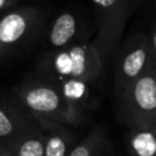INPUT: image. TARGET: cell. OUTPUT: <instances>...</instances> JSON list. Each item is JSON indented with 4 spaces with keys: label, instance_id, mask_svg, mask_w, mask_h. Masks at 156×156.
<instances>
[{
    "label": "cell",
    "instance_id": "8992f818",
    "mask_svg": "<svg viewBox=\"0 0 156 156\" xmlns=\"http://www.w3.org/2000/svg\"><path fill=\"white\" fill-rule=\"evenodd\" d=\"M152 65L155 57L152 54L150 37L138 34L133 37L119 52L113 74L115 95L118 99L130 84L143 76Z\"/></svg>",
    "mask_w": 156,
    "mask_h": 156
},
{
    "label": "cell",
    "instance_id": "5b68a950",
    "mask_svg": "<svg viewBox=\"0 0 156 156\" xmlns=\"http://www.w3.org/2000/svg\"><path fill=\"white\" fill-rule=\"evenodd\" d=\"M45 21V12L37 6H20L0 17V62L28 43Z\"/></svg>",
    "mask_w": 156,
    "mask_h": 156
},
{
    "label": "cell",
    "instance_id": "3957f363",
    "mask_svg": "<svg viewBox=\"0 0 156 156\" xmlns=\"http://www.w3.org/2000/svg\"><path fill=\"white\" fill-rule=\"evenodd\" d=\"M118 118L129 128L156 127V63L117 99Z\"/></svg>",
    "mask_w": 156,
    "mask_h": 156
},
{
    "label": "cell",
    "instance_id": "9c48e42d",
    "mask_svg": "<svg viewBox=\"0 0 156 156\" xmlns=\"http://www.w3.org/2000/svg\"><path fill=\"white\" fill-rule=\"evenodd\" d=\"M39 126L45 134V156H69L78 143L71 126L60 123H44Z\"/></svg>",
    "mask_w": 156,
    "mask_h": 156
},
{
    "label": "cell",
    "instance_id": "9a60e30c",
    "mask_svg": "<svg viewBox=\"0 0 156 156\" xmlns=\"http://www.w3.org/2000/svg\"><path fill=\"white\" fill-rule=\"evenodd\" d=\"M0 156H15L11 151L10 146L7 145H0Z\"/></svg>",
    "mask_w": 156,
    "mask_h": 156
},
{
    "label": "cell",
    "instance_id": "6da1fadb",
    "mask_svg": "<svg viewBox=\"0 0 156 156\" xmlns=\"http://www.w3.org/2000/svg\"><path fill=\"white\" fill-rule=\"evenodd\" d=\"M11 95L39 124L60 123L79 127L88 122V113L73 108L54 83L34 73L17 84Z\"/></svg>",
    "mask_w": 156,
    "mask_h": 156
},
{
    "label": "cell",
    "instance_id": "52a82bcc",
    "mask_svg": "<svg viewBox=\"0 0 156 156\" xmlns=\"http://www.w3.org/2000/svg\"><path fill=\"white\" fill-rule=\"evenodd\" d=\"M38 123L13 98H0V145H11L26 129Z\"/></svg>",
    "mask_w": 156,
    "mask_h": 156
},
{
    "label": "cell",
    "instance_id": "277c9868",
    "mask_svg": "<svg viewBox=\"0 0 156 156\" xmlns=\"http://www.w3.org/2000/svg\"><path fill=\"white\" fill-rule=\"evenodd\" d=\"M94 6L98 32L94 44L106 62L113 52L124 32L129 18L141 0H90Z\"/></svg>",
    "mask_w": 156,
    "mask_h": 156
},
{
    "label": "cell",
    "instance_id": "7c38bea8",
    "mask_svg": "<svg viewBox=\"0 0 156 156\" xmlns=\"http://www.w3.org/2000/svg\"><path fill=\"white\" fill-rule=\"evenodd\" d=\"M127 146L130 156H156V127L129 128Z\"/></svg>",
    "mask_w": 156,
    "mask_h": 156
},
{
    "label": "cell",
    "instance_id": "ba28073f",
    "mask_svg": "<svg viewBox=\"0 0 156 156\" xmlns=\"http://www.w3.org/2000/svg\"><path fill=\"white\" fill-rule=\"evenodd\" d=\"M79 23L78 18L69 11L61 12L52 22L48 32V44L52 50H61L72 46L79 40Z\"/></svg>",
    "mask_w": 156,
    "mask_h": 156
},
{
    "label": "cell",
    "instance_id": "30bf717a",
    "mask_svg": "<svg viewBox=\"0 0 156 156\" xmlns=\"http://www.w3.org/2000/svg\"><path fill=\"white\" fill-rule=\"evenodd\" d=\"M69 156H115L112 144L102 126L94 127L80 139Z\"/></svg>",
    "mask_w": 156,
    "mask_h": 156
},
{
    "label": "cell",
    "instance_id": "5bb4252c",
    "mask_svg": "<svg viewBox=\"0 0 156 156\" xmlns=\"http://www.w3.org/2000/svg\"><path fill=\"white\" fill-rule=\"evenodd\" d=\"M16 2H17V0H0V11L12 7Z\"/></svg>",
    "mask_w": 156,
    "mask_h": 156
},
{
    "label": "cell",
    "instance_id": "8fae6325",
    "mask_svg": "<svg viewBox=\"0 0 156 156\" xmlns=\"http://www.w3.org/2000/svg\"><path fill=\"white\" fill-rule=\"evenodd\" d=\"M10 146L15 156H45V134L39 123L26 129Z\"/></svg>",
    "mask_w": 156,
    "mask_h": 156
},
{
    "label": "cell",
    "instance_id": "4fadbf2b",
    "mask_svg": "<svg viewBox=\"0 0 156 156\" xmlns=\"http://www.w3.org/2000/svg\"><path fill=\"white\" fill-rule=\"evenodd\" d=\"M150 37V41H151V48H152V54H154V57H155V63H156V24L155 27L152 28L151 33L149 34Z\"/></svg>",
    "mask_w": 156,
    "mask_h": 156
},
{
    "label": "cell",
    "instance_id": "7a4b0ae2",
    "mask_svg": "<svg viewBox=\"0 0 156 156\" xmlns=\"http://www.w3.org/2000/svg\"><path fill=\"white\" fill-rule=\"evenodd\" d=\"M105 63L94 41H80L66 49L46 52L39 58L33 73L54 84L66 80L91 84L100 77Z\"/></svg>",
    "mask_w": 156,
    "mask_h": 156
}]
</instances>
